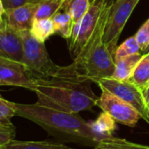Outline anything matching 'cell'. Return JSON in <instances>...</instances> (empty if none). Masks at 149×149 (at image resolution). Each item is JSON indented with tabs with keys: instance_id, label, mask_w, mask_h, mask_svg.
<instances>
[{
	"instance_id": "obj_1",
	"label": "cell",
	"mask_w": 149,
	"mask_h": 149,
	"mask_svg": "<svg viewBox=\"0 0 149 149\" xmlns=\"http://www.w3.org/2000/svg\"><path fill=\"white\" fill-rule=\"evenodd\" d=\"M37 103L60 111L79 113L97 106L99 97L90 82L83 81L74 63L58 66L48 77L36 78Z\"/></svg>"
},
{
	"instance_id": "obj_2",
	"label": "cell",
	"mask_w": 149,
	"mask_h": 149,
	"mask_svg": "<svg viewBox=\"0 0 149 149\" xmlns=\"http://www.w3.org/2000/svg\"><path fill=\"white\" fill-rule=\"evenodd\" d=\"M16 116L26 118L46 130L62 142H76L95 146L98 142L91 132L89 122L79 113H70L35 104L14 103Z\"/></svg>"
},
{
	"instance_id": "obj_3",
	"label": "cell",
	"mask_w": 149,
	"mask_h": 149,
	"mask_svg": "<svg viewBox=\"0 0 149 149\" xmlns=\"http://www.w3.org/2000/svg\"><path fill=\"white\" fill-rule=\"evenodd\" d=\"M111 6V3L107 0L92 37L77 58L74 59L73 63L83 81L96 83L100 79L111 78L114 74V57L104 42Z\"/></svg>"
},
{
	"instance_id": "obj_4",
	"label": "cell",
	"mask_w": 149,
	"mask_h": 149,
	"mask_svg": "<svg viewBox=\"0 0 149 149\" xmlns=\"http://www.w3.org/2000/svg\"><path fill=\"white\" fill-rule=\"evenodd\" d=\"M21 33L23 40V57L21 62L36 78L48 77L54 72L57 65L49 57L45 43L36 40L30 30Z\"/></svg>"
},
{
	"instance_id": "obj_5",
	"label": "cell",
	"mask_w": 149,
	"mask_h": 149,
	"mask_svg": "<svg viewBox=\"0 0 149 149\" xmlns=\"http://www.w3.org/2000/svg\"><path fill=\"white\" fill-rule=\"evenodd\" d=\"M107 0H95L83 19L74 24L70 37L67 40L71 56L76 59L92 37Z\"/></svg>"
},
{
	"instance_id": "obj_6",
	"label": "cell",
	"mask_w": 149,
	"mask_h": 149,
	"mask_svg": "<svg viewBox=\"0 0 149 149\" xmlns=\"http://www.w3.org/2000/svg\"><path fill=\"white\" fill-rule=\"evenodd\" d=\"M139 0H116L111 3L104 33V42L114 57L119 36Z\"/></svg>"
},
{
	"instance_id": "obj_7",
	"label": "cell",
	"mask_w": 149,
	"mask_h": 149,
	"mask_svg": "<svg viewBox=\"0 0 149 149\" xmlns=\"http://www.w3.org/2000/svg\"><path fill=\"white\" fill-rule=\"evenodd\" d=\"M99 88H104L131 104L140 115L141 118L149 123V110L146 104L142 90L130 80L119 81L113 78H104L96 82Z\"/></svg>"
},
{
	"instance_id": "obj_8",
	"label": "cell",
	"mask_w": 149,
	"mask_h": 149,
	"mask_svg": "<svg viewBox=\"0 0 149 149\" xmlns=\"http://www.w3.org/2000/svg\"><path fill=\"white\" fill-rule=\"evenodd\" d=\"M102 94L97 106L111 115L116 122L129 127H134L141 118L139 113L128 103L115 96L109 91L100 88Z\"/></svg>"
},
{
	"instance_id": "obj_9",
	"label": "cell",
	"mask_w": 149,
	"mask_h": 149,
	"mask_svg": "<svg viewBox=\"0 0 149 149\" xmlns=\"http://www.w3.org/2000/svg\"><path fill=\"white\" fill-rule=\"evenodd\" d=\"M0 86L21 87L34 92L36 80L21 61L0 54Z\"/></svg>"
},
{
	"instance_id": "obj_10",
	"label": "cell",
	"mask_w": 149,
	"mask_h": 149,
	"mask_svg": "<svg viewBox=\"0 0 149 149\" xmlns=\"http://www.w3.org/2000/svg\"><path fill=\"white\" fill-rule=\"evenodd\" d=\"M40 1H32L12 10L6 11L5 17L7 24L18 32L30 30Z\"/></svg>"
},
{
	"instance_id": "obj_11",
	"label": "cell",
	"mask_w": 149,
	"mask_h": 149,
	"mask_svg": "<svg viewBox=\"0 0 149 149\" xmlns=\"http://www.w3.org/2000/svg\"><path fill=\"white\" fill-rule=\"evenodd\" d=\"M0 54L19 61L23 57L21 33L12 28L7 22L0 31Z\"/></svg>"
},
{
	"instance_id": "obj_12",
	"label": "cell",
	"mask_w": 149,
	"mask_h": 149,
	"mask_svg": "<svg viewBox=\"0 0 149 149\" xmlns=\"http://www.w3.org/2000/svg\"><path fill=\"white\" fill-rule=\"evenodd\" d=\"M89 125L97 142L113 137L112 134L116 130L115 119L104 111H103L95 121L89 122Z\"/></svg>"
},
{
	"instance_id": "obj_13",
	"label": "cell",
	"mask_w": 149,
	"mask_h": 149,
	"mask_svg": "<svg viewBox=\"0 0 149 149\" xmlns=\"http://www.w3.org/2000/svg\"><path fill=\"white\" fill-rule=\"evenodd\" d=\"M142 55L143 54L138 53L115 61V71L111 78L119 81L130 80L132 74L137 64L142 58Z\"/></svg>"
},
{
	"instance_id": "obj_14",
	"label": "cell",
	"mask_w": 149,
	"mask_h": 149,
	"mask_svg": "<svg viewBox=\"0 0 149 149\" xmlns=\"http://www.w3.org/2000/svg\"><path fill=\"white\" fill-rule=\"evenodd\" d=\"M0 149H74L64 144L51 141H18L1 146Z\"/></svg>"
},
{
	"instance_id": "obj_15",
	"label": "cell",
	"mask_w": 149,
	"mask_h": 149,
	"mask_svg": "<svg viewBox=\"0 0 149 149\" xmlns=\"http://www.w3.org/2000/svg\"><path fill=\"white\" fill-rule=\"evenodd\" d=\"M130 81L141 90L149 84V52L142 55L132 74Z\"/></svg>"
},
{
	"instance_id": "obj_16",
	"label": "cell",
	"mask_w": 149,
	"mask_h": 149,
	"mask_svg": "<svg viewBox=\"0 0 149 149\" xmlns=\"http://www.w3.org/2000/svg\"><path fill=\"white\" fill-rule=\"evenodd\" d=\"M52 19L54 22L55 33H58L62 38L68 40L71 35L74 26L72 18L66 9L61 8L52 17Z\"/></svg>"
},
{
	"instance_id": "obj_17",
	"label": "cell",
	"mask_w": 149,
	"mask_h": 149,
	"mask_svg": "<svg viewBox=\"0 0 149 149\" xmlns=\"http://www.w3.org/2000/svg\"><path fill=\"white\" fill-rule=\"evenodd\" d=\"M30 32L36 40L45 43L50 36L55 33L52 18L34 19Z\"/></svg>"
},
{
	"instance_id": "obj_18",
	"label": "cell",
	"mask_w": 149,
	"mask_h": 149,
	"mask_svg": "<svg viewBox=\"0 0 149 149\" xmlns=\"http://www.w3.org/2000/svg\"><path fill=\"white\" fill-rule=\"evenodd\" d=\"M93 149H149V146L125 139L111 137L99 141Z\"/></svg>"
},
{
	"instance_id": "obj_19",
	"label": "cell",
	"mask_w": 149,
	"mask_h": 149,
	"mask_svg": "<svg viewBox=\"0 0 149 149\" xmlns=\"http://www.w3.org/2000/svg\"><path fill=\"white\" fill-rule=\"evenodd\" d=\"M90 6V0H67L62 8L68 12L72 18L73 23L77 24L88 12Z\"/></svg>"
},
{
	"instance_id": "obj_20",
	"label": "cell",
	"mask_w": 149,
	"mask_h": 149,
	"mask_svg": "<svg viewBox=\"0 0 149 149\" xmlns=\"http://www.w3.org/2000/svg\"><path fill=\"white\" fill-rule=\"evenodd\" d=\"M67 0H40L35 19L52 18L64 6Z\"/></svg>"
},
{
	"instance_id": "obj_21",
	"label": "cell",
	"mask_w": 149,
	"mask_h": 149,
	"mask_svg": "<svg viewBox=\"0 0 149 149\" xmlns=\"http://www.w3.org/2000/svg\"><path fill=\"white\" fill-rule=\"evenodd\" d=\"M140 48L138 44V41L136 40L135 35L128 38L126 40H125L120 46H118L115 54H114V61H117L124 57L138 54L139 53Z\"/></svg>"
},
{
	"instance_id": "obj_22",
	"label": "cell",
	"mask_w": 149,
	"mask_h": 149,
	"mask_svg": "<svg viewBox=\"0 0 149 149\" xmlns=\"http://www.w3.org/2000/svg\"><path fill=\"white\" fill-rule=\"evenodd\" d=\"M16 116L14 102L6 100L0 95V125H11L12 118Z\"/></svg>"
},
{
	"instance_id": "obj_23",
	"label": "cell",
	"mask_w": 149,
	"mask_h": 149,
	"mask_svg": "<svg viewBox=\"0 0 149 149\" xmlns=\"http://www.w3.org/2000/svg\"><path fill=\"white\" fill-rule=\"evenodd\" d=\"M140 51L146 53L149 47V19L141 26L135 34Z\"/></svg>"
},
{
	"instance_id": "obj_24",
	"label": "cell",
	"mask_w": 149,
	"mask_h": 149,
	"mask_svg": "<svg viewBox=\"0 0 149 149\" xmlns=\"http://www.w3.org/2000/svg\"><path fill=\"white\" fill-rule=\"evenodd\" d=\"M16 135L15 126L11 125H0V146L13 141Z\"/></svg>"
},
{
	"instance_id": "obj_25",
	"label": "cell",
	"mask_w": 149,
	"mask_h": 149,
	"mask_svg": "<svg viewBox=\"0 0 149 149\" xmlns=\"http://www.w3.org/2000/svg\"><path fill=\"white\" fill-rule=\"evenodd\" d=\"M2 1L4 4L5 10L6 12V11L12 10L13 8H16L18 6L27 4L29 2H32L33 0H2Z\"/></svg>"
},
{
	"instance_id": "obj_26",
	"label": "cell",
	"mask_w": 149,
	"mask_h": 149,
	"mask_svg": "<svg viewBox=\"0 0 149 149\" xmlns=\"http://www.w3.org/2000/svg\"><path fill=\"white\" fill-rule=\"evenodd\" d=\"M142 93H143V96H144V98H145V101H146V104L147 105V108L149 110V84L144 88L142 90Z\"/></svg>"
},
{
	"instance_id": "obj_27",
	"label": "cell",
	"mask_w": 149,
	"mask_h": 149,
	"mask_svg": "<svg viewBox=\"0 0 149 149\" xmlns=\"http://www.w3.org/2000/svg\"><path fill=\"white\" fill-rule=\"evenodd\" d=\"M6 14V10L4 7V4L2 0H0V20L4 19V16Z\"/></svg>"
},
{
	"instance_id": "obj_28",
	"label": "cell",
	"mask_w": 149,
	"mask_h": 149,
	"mask_svg": "<svg viewBox=\"0 0 149 149\" xmlns=\"http://www.w3.org/2000/svg\"><path fill=\"white\" fill-rule=\"evenodd\" d=\"M6 19H4L3 22H0V31H1V30L3 29V27L6 26Z\"/></svg>"
},
{
	"instance_id": "obj_29",
	"label": "cell",
	"mask_w": 149,
	"mask_h": 149,
	"mask_svg": "<svg viewBox=\"0 0 149 149\" xmlns=\"http://www.w3.org/2000/svg\"><path fill=\"white\" fill-rule=\"evenodd\" d=\"M94 1H95V0H90V2H91V3H93Z\"/></svg>"
},
{
	"instance_id": "obj_30",
	"label": "cell",
	"mask_w": 149,
	"mask_h": 149,
	"mask_svg": "<svg viewBox=\"0 0 149 149\" xmlns=\"http://www.w3.org/2000/svg\"><path fill=\"white\" fill-rule=\"evenodd\" d=\"M146 52H149V47H148V48H147V50H146Z\"/></svg>"
},
{
	"instance_id": "obj_31",
	"label": "cell",
	"mask_w": 149,
	"mask_h": 149,
	"mask_svg": "<svg viewBox=\"0 0 149 149\" xmlns=\"http://www.w3.org/2000/svg\"><path fill=\"white\" fill-rule=\"evenodd\" d=\"M33 1H40V0H33Z\"/></svg>"
},
{
	"instance_id": "obj_32",
	"label": "cell",
	"mask_w": 149,
	"mask_h": 149,
	"mask_svg": "<svg viewBox=\"0 0 149 149\" xmlns=\"http://www.w3.org/2000/svg\"><path fill=\"white\" fill-rule=\"evenodd\" d=\"M3 21H4V19L3 20H0V22H3Z\"/></svg>"
}]
</instances>
